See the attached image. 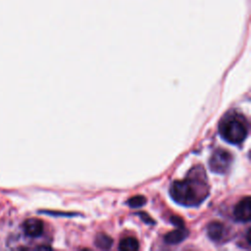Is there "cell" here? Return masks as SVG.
Here are the masks:
<instances>
[{
    "label": "cell",
    "instance_id": "1",
    "mask_svg": "<svg viewBox=\"0 0 251 251\" xmlns=\"http://www.w3.org/2000/svg\"><path fill=\"white\" fill-rule=\"evenodd\" d=\"M209 194L205 170L201 166L192 168L183 180H176L171 186V195L179 204L193 206L200 204Z\"/></svg>",
    "mask_w": 251,
    "mask_h": 251
},
{
    "label": "cell",
    "instance_id": "2",
    "mask_svg": "<svg viewBox=\"0 0 251 251\" xmlns=\"http://www.w3.org/2000/svg\"><path fill=\"white\" fill-rule=\"evenodd\" d=\"M220 133L226 141L238 144L247 136L248 123L242 115L231 113L222 120L220 124Z\"/></svg>",
    "mask_w": 251,
    "mask_h": 251
},
{
    "label": "cell",
    "instance_id": "3",
    "mask_svg": "<svg viewBox=\"0 0 251 251\" xmlns=\"http://www.w3.org/2000/svg\"><path fill=\"white\" fill-rule=\"evenodd\" d=\"M232 163V156L225 149H217L211 156L210 169L217 174L226 173Z\"/></svg>",
    "mask_w": 251,
    "mask_h": 251
},
{
    "label": "cell",
    "instance_id": "4",
    "mask_svg": "<svg viewBox=\"0 0 251 251\" xmlns=\"http://www.w3.org/2000/svg\"><path fill=\"white\" fill-rule=\"evenodd\" d=\"M22 229L24 234L26 237L35 238L40 236L44 230V225L42 221L38 219H28L24 222L22 226Z\"/></svg>",
    "mask_w": 251,
    "mask_h": 251
},
{
    "label": "cell",
    "instance_id": "5",
    "mask_svg": "<svg viewBox=\"0 0 251 251\" xmlns=\"http://www.w3.org/2000/svg\"><path fill=\"white\" fill-rule=\"evenodd\" d=\"M234 218L239 222H249L251 218V199L249 196L241 199L233 210Z\"/></svg>",
    "mask_w": 251,
    "mask_h": 251
},
{
    "label": "cell",
    "instance_id": "6",
    "mask_svg": "<svg viewBox=\"0 0 251 251\" xmlns=\"http://www.w3.org/2000/svg\"><path fill=\"white\" fill-rule=\"evenodd\" d=\"M207 233L212 240L220 241L225 236L226 226L220 222H212L207 226Z\"/></svg>",
    "mask_w": 251,
    "mask_h": 251
},
{
    "label": "cell",
    "instance_id": "7",
    "mask_svg": "<svg viewBox=\"0 0 251 251\" xmlns=\"http://www.w3.org/2000/svg\"><path fill=\"white\" fill-rule=\"evenodd\" d=\"M187 235H188V231L182 226L168 232L165 235L164 240L167 244H177L183 241L187 237Z\"/></svg>",
    "mask_w": 251,
    "mask_h": 251
},
{
    "label": "cell",
    "instance_id": "8",
    "mask_svg": "<svg viewBox=\"0 0 251 251\" xmlns=\"http://www.w3.org/2000/svg\"><path fill=\"white\" fill-rule=\"evenodd\" d=\"M119 248L121 250H128V251H136L139 248V243L136 238L132 236L125 237L121 240Z\"/></svg>",
    "mask_w": 251,
    "mask_h": 251
},
{
    "label": "cell",
    "instance_id": "9",
    "mask_svg": "<svg viewBox=\"0 0 251 251\" xmlns=\"http://www.w3.org/2000/svg\"><path fill=\"white\" fill-rule=\"evenodd\" d=\"M94 243L100 249H109L113 244V239L106 233H98L95 237Z\"/></svg>",
    "mask_w": 251,
    "mask_h": 251
},
{
    "label": "cell",
    "instance_id": "10",
    "mask_svg": "<svg viewBox=\"0 0 251 251\" xmlns=\"http://www.w3.org/2000/svg\"><path fill=\"white\" fill-rule=\"evenodd\" d=\"M127 203L132 208H138V207L143 206L146 203V198L144 196H142V195H136V196L131 197L127 201Z\"/></svg>",
    "mask_w": 251,
    "mask_h": 251
},
{
    "label": "cell",
    "instance_id": "11",
    "mask_svg": "<svg viewBox=\"0 0 251 251\" xmlns=\"http://www.w3.org/2000/svg\"><path fill=\"white\" fill-rule=\"evenodd\" d=\"M172 222H173L176 226H178V227H182V226H183V221H182L180 218H178V217H173V218H172Z\"/></svg>",
    "mask_w": 251,
    "mask_h": 251
}]
</instances>
